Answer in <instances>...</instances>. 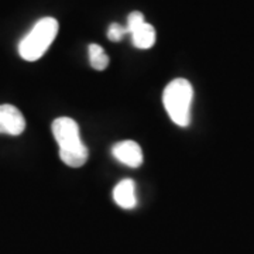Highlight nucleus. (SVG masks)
<instances>
[{"label":"nucleus","instance_id":"obj_1","mask_svg":"<svg viewBox=\"0 0 254 254\" xmlns=\"http://www.w3.org/2000/svg\"><path fill=\"white\" fill-rule=\"evenodd\" d=\"M53 134L60 147V158L72 168L88 161V148L82 143L78 123L69 118H58L53 123Z\"/></svg>","mask_w":254,"mask_h":254},{"label":"nucleus","instance_id":"obj_2","mask_svg":"<svg viewBox=\"0 0 254 254\" xmlns=\"http://www.w3.org/2000/svg\"><path fill=\"white\" fill-rule=\"evenodd\" d=\"M192 99H193V88L190 82L184 78L174 79L164 89V108L177 126L187 127L190 125Z\"/></svg>","mask_w":254,"mask_h":254},{"label":"nucleus","instance_id":"obj_3","mask_svg":"<svg viewBox=\"0 0 254 254\" xmlns=\"http://www.w3.org/2000/svg\"><path fill=\"white\" fill-rule=\"evenodd\" d=\"M58 21L54 17H44L38 20L31 31L18 44V54L26 61H37L53 44L58 34Z\"/></svg>","mask_w":254,"mask_h":254},{"label":"nucleus","instance_id":"obj_4","mask_svg":"<svg viewBox=\"0 0 254 254\" xmlns=\"http://www.w3.org/2000/svg\"><path fill=\"white\" fill-rule=\"evenodd\" d=\"M26 128V119L13 105H0V133L18 136Z\"/></svg>","mask_w":254,"mask_h":254},{"label":"nucleus","instance_id":"obj_5","mask_svg":"<svg viewBox=\"0 0 254 254\" xmlns=\"http://www.w3.org/2000/svg\"><path fill=\"white\" fill-rule=\"evenodd\" d=\"M112 153L115 155V158L125 164L130 168H137L143 164V151L141 147L137 144L133 140H126V141H120L113 147Z\"/></svg>","mask_w":254,"mask_h":254},{"label":"nucleus","instance_id":"obj_6","mask_svg":"<svg viewBox=\"0 0 254 254\" xmlns=\"http://www.w3.org/2000/svg\"><path fill=\"white\" fill-rule=\"evenodd\" d=\"M113 199L120 208L133 209L137 205L136 187L131 180H123L113 190Z\"/></svg>","mask_w":254,"mask_h":254},{"label":"nucleus","instance_id":"obj_7","mask_svg":"<svg viewBox=\"0 0 254 254\" xmlns=\"http://www.w3.org/2000/svg\"><path fill=\"white\" fill-rule=\"evenodd\" d=\"M133 44L140 50H148L154 46L155 43V30L151 24L143 23L138 28L131 33Z\"/></svg>","mask_w":254,"mask_h":254},{"label":"nucleus","instance_id":"obj_8","mask_svg":"<svg viewBox=\"0 0 254 254\" xmlns=\"http://www.w3.org/2000/svg\"><path fill=\"white\" fill-rule=\"evenodd\" d=\"M89 61H91L93 69L103 71L109 65V57L102 47L98 46V44H91L89 46Z\"/></svg>","mask_w":254,"mask_h":254},{"label":"nucleus","instance_id":"obj_9","mask_svg":"<svg viewBox=\"0 0 254 254\" xmlns=\"http://www.w3.org/2000/svg\"><path fill=\"white\" fill-rule=\"evenodd\" d=\"M143 23H145L144 20V14L140 13V11H133L128 14L127 17V24H126V30L127 34H131L136 28H138Z\"/></svg>","mask_w":254,"mask_h":254},{"label":"nucleus","instance_id":"obj_10","mask_svg":"<svg viewBox=\"0 0 254 254\" xmlns=\"http://www.w3.org/2000/svg\"><path fill=\"white\" fill-rule=\"evenodd\" d=\"M126 34H127L126 27H123V26H122V24H119V23H112L109 30H108V37H109L110 41H113V43H118V41H120V40L126 36Z\"/></svg>","mask_w":254,"mask_h":254}]
</instances>
